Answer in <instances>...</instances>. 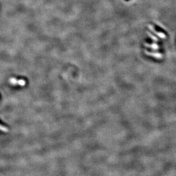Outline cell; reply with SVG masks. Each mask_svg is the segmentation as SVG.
Returning <instances> with one entry per match:
<instances>
[{"label":"cell","instance_id":"obj_1","mask_svg":"<svg viewBox=\"0 0 176 176\" xmlns=\"http://www.w3.org/2000/svg\"><path fill=\"white\" fill-rule=\"evenodd\" d=\"M9 81H10V83L11 84L14 86L18 85V86H24L26 83V81L24 79H18L14 78H11L10 79Z\"/></svg>","mask_w":176,"mask_h":176},{"label":"cell","instance_id":"obj_2","mask_svg":"<svg viewBox=\"0 0 176 176\" xmlns=\"http://www.w3.org/2000/svg\"><path fill=\"white\" fill-rule=\"evenodd\" d=\"M0 130L2 132H7L9 131V129H8L6 126H4V125L0 123Z\"/></svg>","mask_w":176,"mask_h":176}]
</instances>
